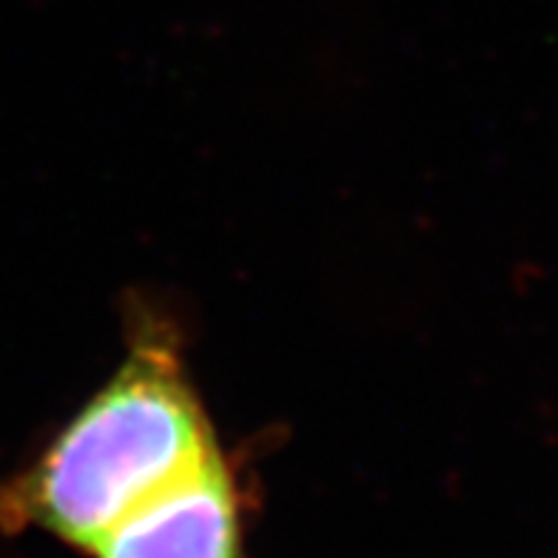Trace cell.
Returning <instances> with one entry per match:
<instances>
[{
    "label": "cell",
    "instance_id": "6da1fadb",
    "mask_svg": "<svg viewBox=\"0 0 558 558\" xmlns=\"http://www.w3.org/2000/svg\"><path fill=\"white\" fill-rule=\"evenodd\" d=\"M217 453L174 328L146 316L109 379L26 468L0 478V536L40 533L86 556Z\"/></svg>",
    "mask_w": 558,
    "mask_h": 558
},
{
    "label": "cell",
    "instance_id": "7a4b0ae2",
    "mask_svg": "<svg viewBox=\"0 0 558 558\" xmlns=\"http://www.w3.org/2000/svg\"><path fill=\"white\" fill-rule=\"evenodd\" d=\"M88 558H248L245 493L226 450L109 530Z\"/></svg>",
    "mask_w": 558,
    "mask_h": 558
}]
</instances>
